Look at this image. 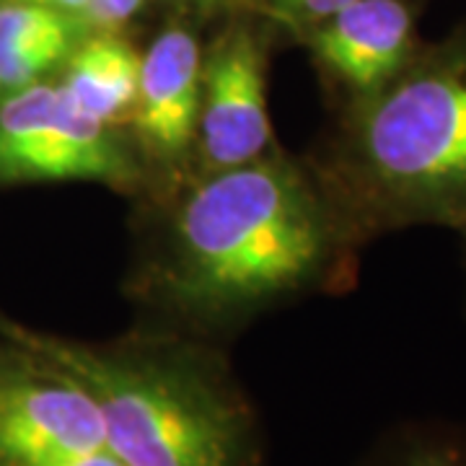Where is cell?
Segmentation results:
<instances>
[{
    "instance_id": "1",
    "label": "cell",
    "mask_w": 466,
    "mask_h": 466,
    "mask_svg": "<svg viewBox=\"0 0 466 466\" xmlns=\"http://www.w3.org/2000/svg\"><path fill=\"white\" fill-rule=\"evenodd\" d=\"M334 216L280 156L208 174L174 226L168 283L198 317H231L317 275L334 247Z\"/></svg>"
},
{
    "instance_id": "2",
    "label": "cell",
    "mask_w": 466,
    "mask_h": 466,
    "mask_svg": "<svg viewBox=\"0 0 466 466\" xmlns=\"http://www.w3.org/2000/svg\"><path fill=\"white\" fill-rule=\"evenodd\" d=\"M358 228L466 226V26L355 99L339 153Z\"/></svg>"
},
{
    "instance_id": "3",
    "label": "cell",
    "mask_w": 466,
    "mask_h": 466,
    "mask_svg": "<svg viewBox=\"0 0 466 466\" xmlns=\"http://www.w3.org/2000/svg\"><path fill=\"white\" fill-rule=\"evenodd\" d=\"M36 358L84 383L106 446L127 466H259L249 404L216 358L179 342L88 348L26 339Z\"/></svg>"
},
{
    "instance_id": "4",
    "label": "cell",
    "mask_w": 466,
    "mask_h": 466,
    "mask_svg": "<svg viewBox=\"0 0 466 466\" xmlns=\"http://www.w3.org/2000/svg\"><path fill=\"white\" fill-rule=\"evenodd\" d=\"M101 182L133 187L137 164L112 125L84 115L63 86L34 84L0 96V184Z\"/></svg>"
},
{
    "instance_id": "5",
    "label": "cell",
    "mask_w": 466,
    "mask_h": 466,
    "mask_svg": "<svg viewBox=\"0 0 466 466\" xmlns=\"http://www.w3.org/2000/svg\"><path fill=\"white\" fill-rule=\"evenodd\" d=\"M99 449H109L104 417L84 383L47 363L0 370V464L32 466Z\"/></svg>"
},
{
    "instance_id": "6",
    "label": "cell",
    "mask_w": 466,
    "mask_h": 466,
    "mask_svg": "<svg viewBox=\"0 0 466 466\" xmlns=\"http://www.w3.org/2000/svg\"><path fill=\"white\" fill-rule=\"evenodd\" d=\"M265 50L247 26H231L202 57L198 148L208 174L244 167L269 146Z\"/></svg>"
},
{
    "instance_id": "7",
    "label": "cell",
    "mask_w": 466,
    "mask_h": 466,
    "mask_svg": "<svg viewBox=\"0 0 466 466\" xmlns=\"http://www.w3.org/2000/svg\"><path fill=\"white\" fill-rule=\"evenodd\" d=\"M412 0H355L317 21L311 47L363 99L397 78L420 50Z\"/></svg>"
},
{
    "instance_id": "8",
    "label": "cell",
    "mask_w": 466,
    "mask_h": 466,
    "mask_svg": "<svg viewBox=\"0 0 466 466\" xmlns=\"http://www.w3.org/2000/svg\"><path fill=\"white\" fill-rule=\"evenodd\" d=\"M202 99V50L195 34L168 26L140 57L135 133L158 161L174 164L198 140Z\"/></svg>"
},
{
    "instance_id": "9",
    "label": "cell",
    "mask_w": 466,
    "mask_h": 466,
    "mask_svg": "<svg viewBox=\"0 0 466 466\" xmlns=\"http://www.w3.org/2000/svg\"><path fill=\"white\" fill-rule=\"evenodd\" d=\"M140 81V55L115 32L81 39L67 57L63 91L84 115L112 125L133 112Z\"/></svg>"
},
{
    "instance_id": "10",
    "label": "cell",
    "mask_w": 466,
    "mask_h": 466,
    "mask_svg": "<svg viewBox=\"0 0 466 466\" xmlns=\"http://www.w3.org/2000/svg\"><path fill=\"white\" fill-rule=\"evenodd\" d=\"M368 466H466V431L415 425L391 435Z\"/></svg>"
},
{
    "instance_id": "11",
    "label": "cell",
    "mask_w": 466,
    "mask_h": 466,
    "mask_svg": "<svg viewBox=\"0 0 466 466\" xmlns=\"http://www.w3.org/2000/svg\"><path fill=\"white\" fill-rule=\"evenodd\" d=\"M76 42H0V96L14 94L26 86L42 84V78L67 63L70 52L76 50Z\"/></svg>"
},
{
    "instance_id": "12",
    "label": "cell",
    "mask_w": 466,
    "mask_h": 466,
    "mask_svg": "<svg viewBox=\"0 0 466 466\" xmlns=\"http://www.w3.org/2000/svg\"><path fill=\"white\" fill-rule=\"evenodd\" d=\"M143 3L146 0H91L86 11V24H96L104 32H112L115 26L137 14Z\"/></svg>"
},
{
    "instance_id": "13",
    "label": "cell",
    "mask_w": 466,
    "mask_h": 466,
    "mask_svg": "<svg viewBox=\"0 0 466 466\" xmlns=\"http://www.w3.org/2000/svg\"><path fill=\"white\" fill-rule=\"evenodd\" d=\"M283 14L300 21H321L355 0H272Z\"/></svg>"
},
{
    "instance_id": "14",
    "label": "cell",
    "mask_w": 466,
    "mask_h": 466,
    "mask_svg": "<svg viewBox=\"0 0 466 466\" xmlns=\"http://www.w3.org/2000/svg\"><path fill=\"white\" fill-rule=\"evenodd\" d=\"M32 466H127L116 459L109 449L88 451V453H76V456H60V459H47L36 461Z\"/></svg>"
},
{
    "instance_id": "15",
    "label": "cell",
    "mask_w": 466,
    "mask_h": 466,
    "mask_svg": "<svg viewBox=\"0 0 466 466\" xmlns=\"http://www.w3.org/2000/svg\"><path fill=\"white\" fill-rule=\"evenodd\" d=\"M11 3H34V5H47V8H57L73 16H81L86 21V11L91 5V0H11Z\"/></svg>"
},
{
    "instance_id": "16",
    "label": "cell",
    "mask_w": 466,
    "mask_h": 466,
    "mask_svg": "<svg viewBox=\"0 0 466 466\" xmlns=\"http://www.w3.org/2000/svg\"><path fill=\"white\" fill-rule=\"evenodd\" d=\"M461 231H464V233H466V226H464V228H461Z\"/></svg>"
},
{
    "instance_id": "17",
    "label": "cell",
    "mask_w": 466,
    "mask_h": 466,
    "mask_svg": "<svg viewBox=\"0 0 466 466\" xmlns=\"http://www.w3.org/2000/svg\"><path fill=\"white\" fill-rule=\"evenodd\" d=\"M0 466H11V464H0Z\"/></svg>"
}]
</instances>
